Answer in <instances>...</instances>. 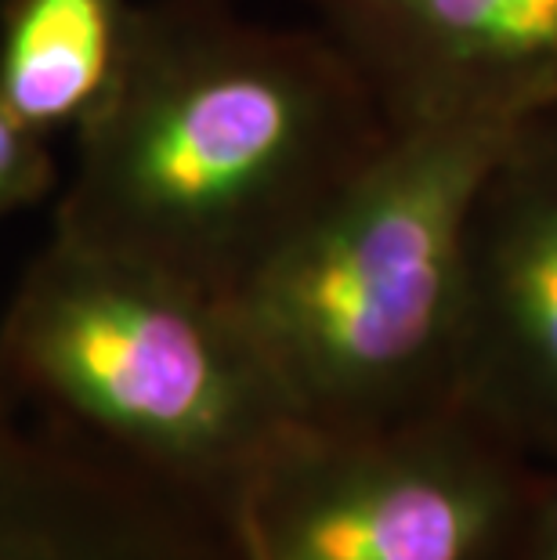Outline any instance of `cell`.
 <instances>
[{
  "label": "cell",
  "instance_id": "52a82bcc",
  "mask_svg": "<svg viewBox=\"0 0 557 560\" xmlns=\"http://www.w3.org/2000/svg\"><path fill=\"white\" fill-rule=\"evenodd\" d=\"M0 560H240L229 517L0 387Z\"/></svg>",
  "mask_w": 557,
  "mask_h": 560
},
{
  "label": "cell",
  "instance_id": "30bf717a",
  "mask_svg": "<svg viewBox=\"0 0 557 560\" xmlns=\"http://www.w3.org/2000/svg\"><path fill=\"white\" fill-rule=\"evenodd\" d=\"M525 560H557V474H550L547 495H543V510L536 521V535H532Z\"/></svg>",
  "mask_w": 557,
  "mask_h": 560
},
{
  "label": "cell",
  "instance_id": "277c9868",
  "mask_svg": "<svg viewBox=\"0 0 557 560\" xmlns=\"http://www.w3.org/2000/svg\"><path fill=\"white\" fill-rule=\"evenodd\" d=\"M550 474L467 405L293 423L229 506L240 560H525Z\"/></svg>",
  "mask_w": 557,
  "mask_h": 560
},
{
  "label": "cell",
  "instance_id": "8992f818",
  "mask_svg": "<svg viewBox=\"0 0 557 560\" xmlns=\"http://www.w3.org/2000/svg\"><path fill=\"white\" fill-rule=\"evenodd\" d=\"M391 130L557 105V0H307Z\"/></svg>",
  "mask_w": 557,
  "mask_h": 560
},
{
  "label": "cell",
  "instance_id": "9c48e42d",
  "mask_svg": "<svg viewBox=\"0 0 557 560\" xmlns=\"http://www.w3.org/2000/svg\"><path fill=\"white\" fill-rule=\"evenodd\" d=\"M55 182L58 171L47 138L0 105V218L40 202Z\"/></svg>",
  "mask_w": 557,
  "mask_h": 560
},
{
  "label": "cell",
  "instance_id": "3957f363",
  "mask_svg": "<svg viewBox=\"0 0 557 560\" xmlns=\"http://www.w3.org/2000/svg\"><path fill=\"white\" fill-rule=\"evenodd\" d=\"M0 387L224 517L298 423L229 293L62 232L0 315Z\"/></svg>",
  "mask_w": 557,
  "mask_h": 560
},
{
  "label": "cell",
  "instance_id": "7a4b0ae2",
  "mask_svg": "<svg viewBox=\"0 0 557 560\" xmlns=\"http://www.w3.org/2000/svg\"><path fill=\"white\" fill-rule=\"evenodd\" d=\"M518 124L391 130L229 293L298 423L376 427L456 401L471 207Z\"/></svg>",
  "mask_w": 557,
  "mask_h": 560
},
{
  "label": "cell",
  "instance_id": "5b68a950",
  "mask_svg": "<svg viewBox=\"0 0 557 560\" xmlns=\"http://www.w3.org/2000/svg\"><path fill=\"white\" fill-rule=\"evenodd\" d=\"M456 401L557 467V105L514 127L474 196Z\"/></svg>",
  "mask_w": 557,
  "mask_h": 560
},
{
  "label": "cell",
  "instance_id": "6da1fadb",
  "mask_svg": "<svg viewBox=\"0 0 557 560\" xmlns=\"http://www.w3.org/2000/svg\"><path fill=\"white\" fill-rule=\"evenodd\" d=\"M387 135L318 26L149 0L120 88L77 135L55 232L232 293Z\"/></svg>",
  "mask_w": 557,
  "mask_h": 560
},
{
  "label": "cell",
  "instance_id": "ba28073f",
  "mask_svg": "<svg viewBox=\"0 0 557 560\" xmlns=\"http://www.w3.org/2000/svg\"><path fill=\"white\" fill-rule=\"evenodd\" d=\"M135 0H4L0 105L37 135H80L120 88L138 37Z\"/></svg>",
  "mask_w": 557,
  "mask_h": 560
}]
</instances>
